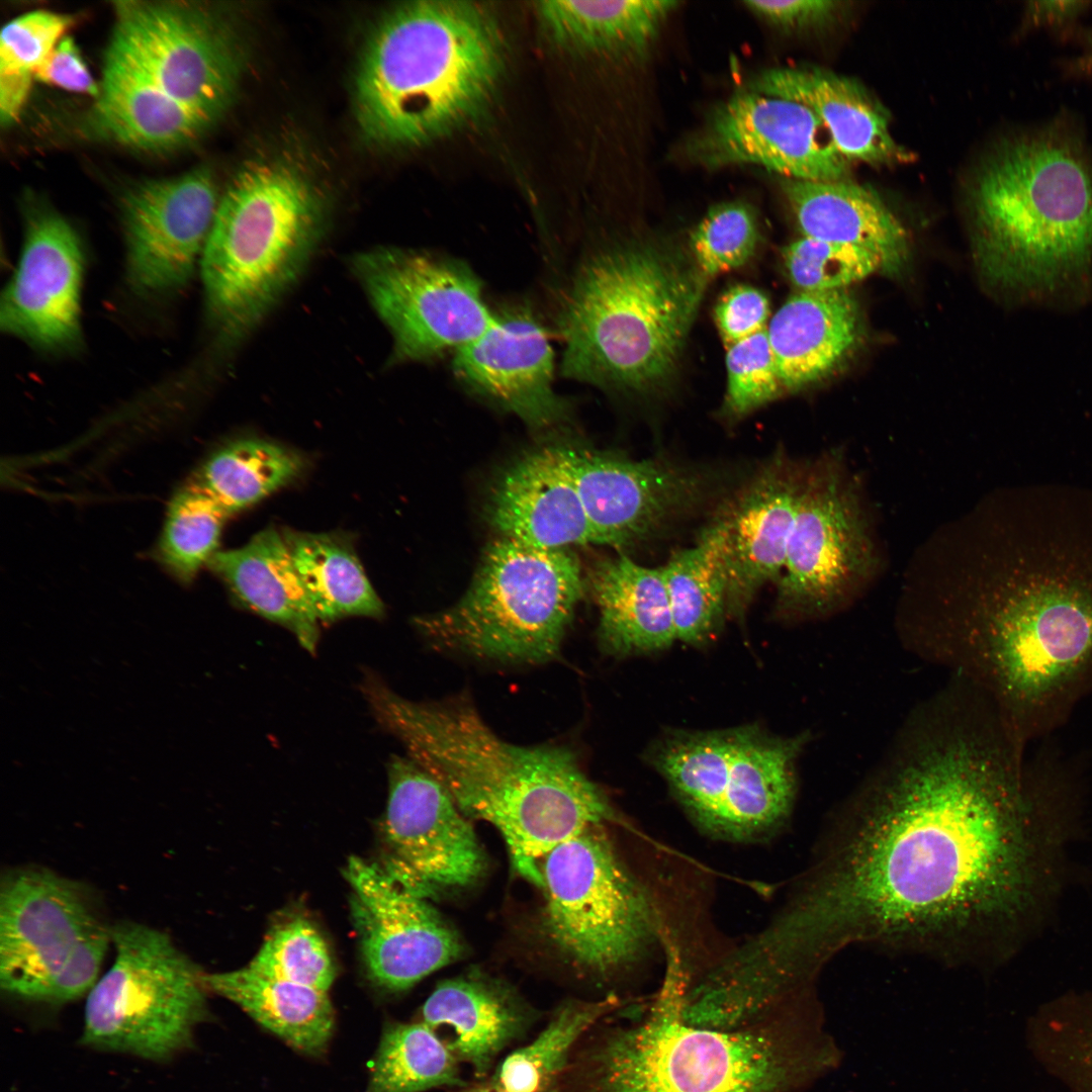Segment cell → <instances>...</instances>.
Wrapping results in <instances>:
<instances>
[{"instance_id": "1", "label": "cell", "mask_w": 1092, "mask_h": 1092, "mask_svg": "<svg viewBox=\"0 0 1092 1092\" xmlns=\"http://www.w3.org/2000/svg\"><path fill=\"white\" fill-rule=\"evenodd\" d=\"M1059 800L991 703L949 678L837 809L762 932L770 959L815 979L854 944L962 962L999 948L1044 883Z\"/></svg>"}, {"instance_id": "2", "label": "cell", "mask_w": 1092, "mask_h": 1092, "mask_svg": "<svg viewBox=\"0 0 1092 1092\" xmlns=\"http://www.w3.org/2000/svg\"><path fill=\"white\" fill-rule=\"evenodd\" d=\"M1036 495L988 573L897 620L906 650L981 691L1023 753L1092 691V516Z\"/></svg>"}, {"instance_id": "3", "label": "cell", "mask_w": 1092, "mask_h": 1092, "mask_svg": "<svg viewBox=\"0 0 1092 1092\" xmlns=\"http://www.w3.org/2000/svg\"><path fill=\"white\" fill-rule=\"evenodd\" d=\"M663 983L649 1008L618 1010L624 1023L596 1025L578 1043L556 1092H803L831 1072L840 1051L815 995L801 996L745 1027L686 1023L687 985L668 946Z\"/></svg>"}, {"instance_id": "4", "label": "cell", "mask_w": 1092, "mask_h": 1092, "mask_svg": "<svg viewBox=\"0 0 1092 1092\" xmlns=\"http://www.w3.org/2000/svg\"><path fill=\"white\" fill-rule=\"evenodd\" d=\"M363 694L382 728L433 776L466 817L503 836L515 870L541 886L540 862L556 845L614 812L564 745L521 746L497 736L471 699L415 702L373 674Z\"/></svg>"}, {"instance_id": "5", "label": "cell", "mask_w": 1092, "mask_h": 1092, "mask_svg": "<svg viewBox=\"0 0 1092 1092\" xmlns=\"http://www.w3.org/2000/svg\"><path fill=\"white\" fill-rule=\"evenodd\" d=\"M975 259L1010 300L1075 306L1092 292V149L1073 115L1001 140L971 193Z\"/></svg>"}, {"instance_id": "6", "label": "cell", "mask_w": 1092, "mask_h": 1092, "mask_svg": "<svg viewBox=\"0 0 1092 1092\" xmlns=\"http://www.w3.org/2000/svg\"><path fill=\"white\" fill-rule=\"evenodd\" d=\"M492 16L468 1L397 5L375 24L356 72L357 121L372 142L413 147L484 112L504 69Z\"/></svg>"}, {"instance_id": "7", "label": "cell", "mask_w": 1092, "mask_h": 1092, "mask_svg": "<svg viewBox=\"0 0 1092 1092\" xmlns=\"http://www.w3.org/2000/svg\"><path fill=\"white\" fill-rule=\"evenodd\" d=\"M694 262L663 245L619 243L576 271L559 313L562 374L644 391L675 370L705 292Z\"/></svg>"}, {"instance_id": "8", "label": "cell", "mask_w": 1092, "mask_h": 1092, "mask_svg": "<svg viewBox=\"0 0 1092 1092\" xmlns=\"http://www.w3.org/2000/svg\"><path fill=\"white\" fill-rule=\"evenodd\" d=\"M327 201L298 164L246 162L220 197L202 252L206 301L222 334L254 329L295 283L322 238Z\"/></svg>"}, {"instance_id": "9", "label": "cell", "mask_w": 1092, "mask_h": 1092, "mask_svg": "<svg viewBox=\"0 0 1092 1092\" xmlns=\"http://www.w3.org/2000/svg\"><path fill=\"white\" fill-rule=\"evenodd\" d=\"M584 582L568 549L499 537L486 548L465 594L416 620L434 646L502 663H543L561 647Z\"/></svg>"}, {"instance_id": "10", "label": "cell", "mask_w": 1092, "mask_h": 1092, "mask_svg": "<svg viewBox=\"0 0 1092 1092\" xmlns=\"http://www.w3.org/2000/svg\"><path fill=\"white\" fill-rule=\"evenodd\" d=\"M115 960L88 993L81 1043L165 1061L208 1019L204 975L170 936L138 922L112 927Z\"/></svg>"}, {"instance_id": "11", "label": "cell", "mask_w": 1092, "mask_h": 1092, "mask_svg": "<svg viewBox=\"0 0 1092 1092\" xmlns=\"http://www.w3.org/2000/svg\"><path fill=\"white\" fill-rule=\"evenodd\" d=\"M112 942L80 883L50 870L7 873L0 889V986L18 999L62 1004L90 992Z\"/></svg>"}, {"instance_id": "12", "label": "cell", "mask_w": 1092, "mask_h": 1092, "mask_svg": "<svg viewBox=\"0 0 1092 1092\" xmlns=\"http://www.w3.org/2000/svg\"><path fill=\"white\" fill-rule=\"evenodd\" d=\"M539 870L547 934L582 971L606 978L652 941L656 920L651 904L601 825L556 845Z\"/></svg>"}, {"instance_id": "13", "label": "cell", "mask_w": 1092, "mask_h": 1092, "mask_svg": "<svg viewBox=\"0 0 1092 1092\" xmlns=\"http://www.w3.org/2000/svg\"><path fill=\"white\" fill-rule=\"evenodd\" d=\"M877 555L857 488L840 455L808 467L777 607L787 617L824 618L841 611L874 572Z\"/></svg>"}, {"instance_id": "14", "label": "cell", "mask_w": 1092, "mask_h": 1092, "mask_svg": "<svg viewBox=\"0 0 1092 1092\" xmlns=\"http://www.w3.org/2000/svg\"><path fill=\"white\" fill-rule=\"evenodd\" d=\"M351 267L390 332L395 363L456 351L495 321L480 280L460 261L386 247L357 254Z\"/></svg>"}, {"instance_id": "15", "label": "cell", "mask_w": 1092, "mask_h": 1092, "mask_svg": "<svg viewBox=\"0 0 1092 1092\" xmlns=\"http://www.w3.org/2000/svg\"><path fill=\"white\" fill-rule=\"evenodd\" d=\"M115 15L110 46L210 123L224 112L244 59L228 22L183 2L121 1L115 3Z\"/></svg>"}, {"instance_id": "16", "label": "cell", "mask_w": 1092, "mask_h": 1092, "mask_svg": "<svg viewBox=\"0 0 1092 1092\" xmlns=\"http://www.w3.org/2000/svg\"><path fill=\"white\" fill-rule=\"evenodd\" d=\"M387 771L380 868L402 888L428 900L476 882L486 857L445 788L407 755H393Z\"/></svg>"}, {"instance_id": "17", "label": "cell", "mask_w": 1092, "mask_h": 1092, "mask_svg": "<svg viewBox=\"0 0 1092 1092\" xmlns=\"http://www.w3.org/2000/svg\"><path fill=\"white\" fill-rule=\"evenodd\" d=\"M597 545L626 548L664 534L711 496V471L659 458L563 446Z\"/></svg>"}, {"instance_id": "18", "label": "cell", "mask_w": 1092, "mask_h": 1092, "mask_svg": "<svg viewBox=\"0 0 1092 1092\" xmlns=\"http://www.w3.org/2000/svg\"><path fill=\"white\" fill-rule=\"evenodd\" d=\"M688 153L710 169L751 164L797 180L847 179L849 170L811 109L751 89L719 105Z\"/></svg>"}, {"instance_id": "19", "label": "cell", "mask_w": 1092, "mask_h": 1092, "mask_svg": "<svg viewBox=\"0 0 1092 1092\" xmlns=\"http://www.w3.org/2000/svg\"><path fill=\"white\" fill-rule=\"evenodd\" d=\"M344 875L365 968L378 987L404 991L461 957L458 934L428 899L402 888L379 864L352 856Z\"/></svg>"}, {"instance_id": "20", "label": "cell", "mask_w": 1092, "mask_h": 1092, "mask_svg": "<svg viewBox=\"0 0 1092 1092\" xmlns=\"http://www.w3.org/2000/svg\"><path fill=\"white\" fill-rule=\"evenodd\" d=\"M218 202L213 177L205 168L129 188L122 200V218L131 282L144 291L187 282Z\"/></svg>"}, {"instance_id": "21", "label": "cell", "mask_w": 1092, "mask_h": 1092, "mask_svg": "<svg viewBox=\"0 0 1092 1092\" xmlns=\"http://www.w3.org/2000/svg\"><path fill=\"white\" fill-rule=\"evenodd\" d=\"M453 371L473 393L515 414L534 429L567 415L554 390V354L548 334L526 308L495 316L481 336L455 351Z\"/></svg>"}, {"instance_id": "22", "label": "cell", "mask_w": 1092, "mask_h": 1092, "mask_svg": "<svg viewBox=\"0 0 1092 1092\" xmlns=\"http://www.w3.org/2000/svg\"><path fill=\"white\" fill-rule=\"evenodd\" d=\"M82 270L71 225L53 211L33 213L17 270L2 295V329L41 347L73 344L80 334Z\"/></svg>"}, {"instance_id": "23", "label": "cell", "mask_w": 1092, "mask_h": 1092, "mask_svg": "<svg viewBox=\"0 0 1092 1092\" xmlns=\"http://www.w3.org/2000/svg\"><path fill=\"white\" fill-rule=\"evenodd\" d=\"M808 468L776 456L720 513L728 568L727 616L742 617L756 594L781 577Z\"/></svg>"}, {"instance_id": "24", "label": "cell", "mask_w": 1092, "mask_h": 1092, "mask_svg": "<svg viewBox=\"0 0 1092 1092\" xmlns=\"http://www.w3.org/2000/svg\"><path fill=\"white\" fill-rule=\"evenodd\" d=\"M486 518L499 537L533 547L596 544L563 446H547L514 462L497 478Z\"/></svg>"}, {"instance_id": "25", "label": "cell", "mask_w": 1092, "mask_h": 1092, "mask_svg": "<svg viewBox=\"0 0 1092 1092\" xmlns=\"http://www.w3.org/2000/svg\"><path fill=\"white\" fill-rule=\"evenodd\" d=\"M540 1016L511 986L472 973L439 983L422 1006L419 1021L479 1080L491 1074L499 1055L522 1041Z\"/></svg>"}, {"instance_id": "26", "label": "cell", "mask_w": 1092, "mask_h": 1092, "mask_svg": "<svg viewBox=\"0 0 1092 1092\" xmlns=\"http://www.w3.org/2000/svg\"><path fill=\"white\" fill-rule=\"evenodd\" d=\"M750 89L807 106L849 163L883 165L908 159L891 134L887 111L850 78L817 68H775L760 73Z\"/></svg>"}, {"instance_id": "27", "label": "cell", "mask_w": 1092, "mask_h": 1092, "mask_svg": "<svg viewBox=\"0 0 1092 1092\" xmlns=\"http://www.w3.org/2000/svg\"><path fill=\"white\" fill-rule=\"evenodd\" d=\"M860 332L859 307L847 289L792 294L766 327L782 387L797 391L830 375Z\"/></svg>"}, {"instance_id": "28", "label": "cell", "mask_w": 1092, "mask_h": 1092, "mask_svg": "<svg viewBox=\"0 0 1092 1092\" xmlns=\"http://www.w3.org/2000/svg\"><path fill=\"white\" fill-rule=\"evenodd\" d=\"M782 189L803 237L867 249L880 258L887 275H898L906 266L908 234L872 189L847 179L788 178Z\"/></svg>"}, {"instance_id": "29", "label": "cell", "mask_w": 1092, "mask_h": 1092, "mask_svg": "<svg viewBox=\"0 0 1092 1092\" xmlns=\"http://www.w3.org/2000/svg\"><path fill=\"white\" fill-rule=\"evenodd\" d=\"M93 121L113 141L142 150L185 146L211 124L182 104L118 50L106 53Z\"/></svg>"}, {"instance_id": "30", "label": "cell", "mask_w": 1092, "mask_h": 1092, "mask_svg": "<svg viewBox=\"0 0 1092 1092\" xmlns=\"http://www.w3.org/2000/svg\"><path fill=\"white\" fill-rule=\"evenodd\" d=\"M811 737L810 732L780 737L754 727L739 728L716 833L743 838L789 816L797 793V762Z\"/></svg>"}, {"instance_id": "31", "label": "cell", "mask_w": 1092, "mask_h": 1092, "mask_svg": "<svg viewBox=\"0 0 1092 1092\" xmlns=\"http://www.w3.org/2000/svg\"><path fill=\"white\" fill-rule=\"evenodd\" d=\"M599 609L598 639L614 656L654 652L676 640L662 566L620 554L600 560L588 576Z\"/></svg>"}, {"instance_id": "32", "label": "cell", "mask_w": 1092, "mask_h": 1092, "mask_svg": "<svg viewBox=\"0 0 1092 1092\" xmlns=\"http://www.w3.org/2000/svg\"><path fill=\"white\" fill-rule=\"evenodd\" d=\"M207 565L242 606L291 631L307 651L315 650L320 622L282 532L265 529L241 548L217 551Z\"/></svg>"}, {"instance_id": "33", "label": "cell", "mask_w": 1092, "mask_h": 1092, "mask_svg": "<svg viewBox=\"0 0 1092 1092\" xmlns=\"http://www.w3.org/2000/svg\"><path fill=\"white\" fill-rule=\"evenodd\" d=\"M209 991L236 1003L262 1026L294 1049L317 1055L335 1024L328 993L260 973L249 966L205 974Z\"/></svg>"}, {"instance_id": "34", "label": "cell", "mask_w": 1092, "mask_h": 1092, "mask_svg": "<svg viewBox=\"0 0 1092 1092\" xmlns=\"http://www.w3.org/2000/svg\"><path fill=\"white\" fill-rule=\"evenodd\" d=\"M678 4L672 0H548L538 3V12L546 30L559 44L640 56Z\"/></svg>"}, {"instance_id": "35", "label": "cell", "mask_w": 1092, "mask_h": 1092, "mask_svg": "<svg viewBox=\"0 0 1092 1092\" xmlns=\"http://www.w3.org/2000/svg\"><path fill=\"white\" fill-rule=\"evenodd\" d=\"M676 639L700 645L710 640L727 616L728 568L720 516L694 545L674 552L662 565Z\"/></svg>"}, {"instance_id": "36", "label": "cell", "mask_w": 1092, "mask_h": 1092, "mask_svg": "<svg viewBox=\"0 0 1092 1092\" xmlns=\"http://www.w3.org/2000/svg\"><path fill=\"white\" fill-rule=\"evenodd\" d=\"M282 534L318 622L384 614L381 600L345 537L290 529Z\"/></svg>"}, {"instance_id": "37", "label": "cell", "mask_w": 1092, "mask_h": 1092, "mask_svg": "<svg viewBox=\"0 0 1092 1092\" xmlns=\"http://www.w3.org/2000/svg\"><path fill=\"white\" fill-rule=\"evenodd\" d=\"M624 1005L615 995L561 1002L539 1033L504 1058L488 1079L506 1092H556L581 1039Z\"/></svg>"}, {"instance_id": "38", "label": "cell", "mask_w": 1092, "mask_h": 1092, "mask_svg": "<svg viewBox=\"0 0 1092 1092\" xmlns=\"http://www.w3.org/2000/svg\"><path fill=\"white\" fill-rule=\"evenodd\" d=\"M739 728L677 732L659 746L655 764L680 802L715 832L728 787Z\"/></svg>"}, {"instance_id": "39", "label": "cell", "mask_w": 1092, "mask_h": 1092, "mask_svg": "<svg viewBox=\"0 0 1092 1092\" xmlns=\"http://www.w3.org/2000/svg\"><path fill=\"white\" fill-rule=\"evenodd\" d=\"M303 467L301 456L285 446L244 438L211 454L191 479L232 516L291 482Z\"/></svg>"}, {"instance_id": "40", "label": "cell", "mask_w": 1092, "mask_h": 1092, "mask_svg": "<svg viewBox=\"0 0 1092 1092\" xmlns=\"http://www.w3.org/2000/svg\"><path fill=\"white\" fill-rule=\"evenodd\" d=\"M460 1063L428 1025L392 1022L384 1027L366 1092H426L459 1088Z\"/></svg>"}, {"instance_id": "41", "label": "cell", "mask_w": 1092, "mask_h": 1092, "mask_svg": "<svg viewBox=\"0 0 1092 1092\" xmlns=\"http://www.w3.org/2000/svg\"><path fill=\"white\" fill-rule=\"evenodd\" d=\"M230 515L194 480L173 495L158 545L163 565L179 580L190 582L218 551Z\"/></svg>"}, {"instance_id": "42", "label": "cell", "mask_w": 1092, "mask_h": 1092, "mask_svg": "<svg viewBox=\"0 0 1092 1092\" xmlns=\"http://www.w3.org/2000/svg\"><path fill=\"white\" fill-rule=\"evenodd\" d=\"M1030 1038L1048 1068L1076 1092H1092V1001L1053 1004L1034 1019Z\"/></svg>"}, {"instance_id": "43", "label": "cell", "mask_w": 1092, "mask_h": 1092, "mask_svg": "<svg viewBox=\"0 0 1092 1092\" xmlns=\"http://www.w3.org/2000/svg\"><path fill=\"white\" fill-rule=\"evenodd\" d=\"M265 975L328 991L336 968L320 930L307 918L292 916L275 924L248 965Z\"/></svg>"}, {"instance_id": "44", "label": "cell", "mask_w": 1092, "mask_h": 1092, "mask_svg": "<svg viewBox=\"0 0 1092 1092\" xmlns=\"http://www.w3.org/2000/svg\"><path fill=\"white\" fill-rule=\"evenodd\" d=\"M759 225L752 207L740 201L713 206L690 237L694 264L708 280L746 264L759 242Z\"/></svg>"}, {"instance_id": "45", "label": "cell", "mask_w": 1092, "mask_h": 1092, "mask_svg": "<svg viewBox=\"0 0 1092 1092\" xmlns=\"http://www.w3.org/2000/svg\"><path fill=\"white\" fill-rule=\"evenodd\" d=\"M782 254L787 275L798 291L846 289L882 272L880 258L867 249L803 236Z\"/></svg>"}, {"instance_id": "46", "label": "cell", "mask_w": 1092, "mask_h": 1092, "mask_svg": "<svg viewBox=\"0 0 1092 1092\" xmlns=\"http://www.w3.org/2000/svg\"><path fill=\"white\" fill-rule=\"evenodd\" d=\"M725 362L727 417L742 418L779 396L783 387L766 329L728 346Z\"/></svg>"}, {"instance_id": "47", "label": "cell", "mask_w": 1092, "mask_h": 1092, "mask_svg": "<svg viewBox=\"0 0 1092 1092\" xmlns=\"http://www.w3.org/2000/svg\"><path fill=\"white\" fill-rule=\"evenodd\" d=\"M73 23L72 17L35 10L9 21L1 31L0 65L30 72L43 62Z\"/></svg>"}, {"instance_id": "48", "label": "cell", "mask_w": 1092, "mask_h": 1092, "mask_svg": "<svg viewBox=\"0 0 1092 1092\" xmlns=\"http://www.w3.org/2000/svg\"><path fill=\"white\" fill-rule=\"evenodd\" d=\"M769 299L761 290L746 284L730 287L719 298L714 317L726 347L766 329Z\"/></svg>"}, {"instance_id": "49", "label": "cell", "mask_w": 1092, "mask_h": 1092, "mask_svg": "<svg viewBox=\"0 0 1092 1092\" xmlns=\"http://www.w3.org/2000/svg\"><path fill=\"white\" fill-rule=\"evenodd\" d=\"M36 80L46 84L98 97L100 84H96L75 41L65 36L34 70Z\"/></svg>"}, {"instance_id": "50", "label": "cell", "mask_w": 1092, "mask_h": 1092, "mask_svg": "<svg viewBox=\"0 0 1092 1092\" xmlns=\"http://www.w3.org/2000/svg\"><path fill=\"white\" fill-rule=\"evenodd\" d=\"M747 9L769 24L785 30H802L827 23L839 2L832 0H749Z\"/></svg>"}, {"instance_id": "51", "label": "cell", "mask_w": 1092, "mask_h": 1092, "mask_svg": "<svg viewBox=\"0 0 1092 1092\" xmlns=\"http://www.w3.org/2000/svg\"><path fill=\"white\" fill-rule=\"evenodd\" d=\"M1091 5V1H1027L1023 10L1022 31L1039 27L1067 28L1075 24Z\"/></svg>"}, {"instance_id": "52", "label": "cell", "mask_w": 1092, "mask_h": 1092, "mask_svg": "<svg viewBox=\"0 0 1092 1092\" xmlns=\"http://www.w3.org/2000/svg\"><path fill=\"white\" fill-rule=\"evenodd\" d=\"M33 73L0 65V117L3 125L16 120L29 96Z\"/></svg>"}, {"instance_id": "53", "label": "cell", "mask_w": 1092, "mask_h": 1092, "mask_svg": "<svg viewBox=\"0 0 1092 1092\" xmlns=\"http://www.w3.org/2000/svg\"><path fill=\"white\" fill-rule=\"evenodd\" d=\"M1065 67L1075 77H1092V27L1083 32L1081 53L1069 60Z\"/></svg>"}, {"instance_id": "54", "label": "cell", "mask_w": 1092, "mask_h": 1092, "mask_svg": "<svg viewBox=\"0 0 1092 1092\" xmlns=\"http://www.w3.org/2000/svg\"><path fill=\"white\" fill-rule=\"evenodd\" d=\"M454 1092H506L496 1087L488 1077L484 1079L475 1080L472 1083L454 1089Z\"/></svg>"}]
</instances>
